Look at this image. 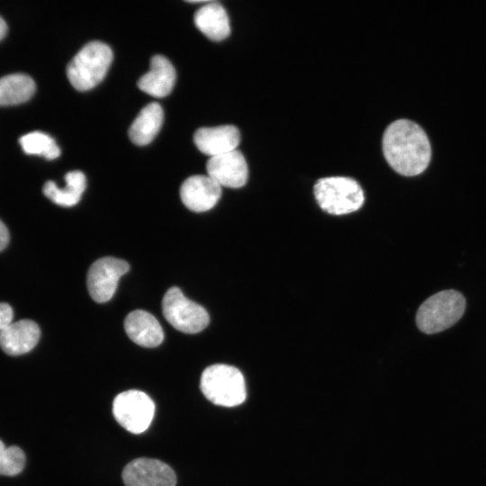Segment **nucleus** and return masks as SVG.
<instances>
[{
    "label": "nucleus",
    "instance_id": "f257e3e1",
    "mask_svg": "<svg viewBox=\"0 0 486 486\" xmlns=\"http://www.w3.org/2000/svg\"><path fill=\"white\" fill-rule=\"evenodd\" d=\"M382 151L391 167L405 176L424 172L431 158L426 132L418 124L407 119L397 120L386 128Z\"/></svg>",
    "mask_w": 486,
    "mask_h": 486
},
{
    "label": "nucleus",
    "instance_id": "f03ea898",
    "mask_svg": "<svg viewBox=\"0 0 486 486\" xmlns=\"http://www.w3.org/2000/svg\"><path fill=\"white\" fill-rule=\"evenodd\" d=\"M111 48L102 41L86 43L70 60L67 76L75 89L87 91L103 81L112 62Z\"/></svg>",
    "mask_w": 486,
    "mask_h": 486
},
{
    "label": "nucleus",
    "instance_id": "7ed1b4c3",
    "mask_svg": "<svg viewBox=\"0 0 486 486\" xmlns=\"http://www.w3.org/2000/svg\"><path fill=\"white\" fill-rule=\"evenodd\" d=\"M465 299L455 290L438 292L419 306L416 313V324L425 334H435L447 329L464 315Z\"/></svg>",
    "mask_w": 486,
    "mask_h": 486
},
{
    "label": "nucleus",
    "instance_id": "20e7f679",
    "mask_svg": "<svg viewBox=\"0 0 486 486\" xmlns=\"http://www.w3.org/2000/svg\"><path fill=\"white\" fill-rule=\"evenodd\" d=\"M200 388L211 402L222 407L241 404L247 396L245 379L241 372L231 365L216 364L204 369Z\"/></svg>",
    "mask_w": 486,
    "mask_h": 486
},
{
    "label": "nucleus",
    "instance_id": "39448f33",
    "mask_svg": "<svg viewBox=\"0 0 486 486\" xmlns=\"http://www.w3.org/2000/svg\"><path fill=\"white\" fill-rule=\"evenodd\" d=\"M314 196L320 207L333 215H344L361 208L364 191L353 178L330 176L319 179L314 185Z\"/></svg>",
    "mask_w": 486,
    "mask_h": 486
},
{
    "label": "nucleus",
    "instance_id": "423d86ee",
    "mask_svg": "<svg viewBox=\"0 0 486 486\" xmlns=\"http://www.w3.org/2000/svg\"><path fill=\"white\" fill-rule=\"evenodd\" d=\"M162 310L169 324L187 334L202 331L210 321L206 310L187 299L178 287H171L166 291L162 300Z\"/></svg>",
    "mask_w": 486,
    "mask_h": 486
},
{
    "label": "nucleus",
    "instance_id": "0eeeda50",
    "mask_svg": "<svg viewBox=\"0 0 486 486\" xmlns=\"http://www.w3.org/2000/svg\"><path fill=\"white\" fill-rule=\"evenodd\" d=\"M112 413L116 421L133 434L146 431L155 414V403L145 392L129 390L113 400Z\"/></svg>",
    "mask_w": 486,
    "mask_h": 486
},
{
    "label": "nucleus",
    "instance_id": "6e6552de",
    "mask_svg": "<svg viewBox=\"0 0 486 486\" xmlns=\"http://www.w3.org/2000/svg\"><path fill=\"white\" fill-rule=\"evenodd\" d=\"M130 266L124 260L104 256L94 261L86 276L87 290L96 302H106L114 294L118 282L126 274Z\"/></svg>",
    "mask_w": 486,
    "mask_h": 486
},
{
    "label": "nucleus",
    "instance_id": "1a4fd4ad",
    "mask_svg": "<svg viewBox=\"0 0 486 486\" xmlns=\"http://www.w3.org/2000/svg\"><path fill=\"white\" fill-rule=\"evenodd\" d=\"M126 486H176V476L166 463L152 458H137L122 471Z\"/></svg>",
    "mask_w": 486,
    "mask_h": 486
},
{
    "label": "nucleus",
    "instance_id": "9d476101",
    "mask_svg": "<svg viewBox=\"0 0 486 486\" xmlns=\"http://www.w3.org/2000/svg\"><path fill=\"white\" fill-rule=\"evenodd\" d=\"M208 176L220 186L239 188L246 184L248 167L243 154L233 151L212 157L206 163Z\"/></svg>",
    "mask_w": 486,
    "mask_h": 486
},
{
    "label": "nucleus",
    "instance_id": "9b49d317",
    "mask_svg": "<svg viewBox=\"0 0 486 486\" xmlns=\"http://www.w3.org/2000/svg\"><path fill=\"white\" fill-rule=\"evenodd\" d=\"M221 196V186L208 175L192 176L180 187L183 203L194 212H206L218 202Z\"/></svg>",
    "mask_w": 486,
    "mask_h": 486
},
{
    "label": "nucleus",
    "instance_id": "f8f14e48",
    "mask_svg": "<svg viewBox=\"0 0 486 486\" xmlns=\"http://www.w3.org/2000/svg\"><path fill=\"white\" fill-rule=\"evenodd\" d=\"M239 141L240 132L234 125L203 127L194 134L197 148L211 158L235 150Z\"/></svg>",
    "mask_w": 486,
    "mask_h": 486
},
{
    "label": "nucleus",
    "instance_id": "ddd939ff",
    "mask_svg": "<svg viewBox=\"0 0 486 486\" xmlns=\"http://www.w3.org/2000/svg\"><path fill=\"white\" fill-rule=\"evenodd\" d=\"M40 330L31 320L12 322L0 331V347L10 356H20L31 351L38 343Z\"/></svg>",
    "mask_w": 486,
    "mask_h": 486
},
{
    "label": "nucleus",
    "instance_id": "4468645a",
    "mask_svg": "<svg viewBox=\"0 0 486 486\" xmlns=\"http://www.w3.org/2000/svg\"><path fill=\"white\" fill-rule=\"evenodd\" d=\"M176 74L171 62L162 55H155L150 59L148 72L138 81V87L154 97H164L171 93Z\"/></svg>",
    "mask_w": 486,
    "mask_h": 486
},
{
    "label": "nucleus",
    "instance_id": "2eb2a0df",
    "mask_svg": "<svg viewBox=\"0 0 486 486\" xmlns=\"http://www.w3.org/2000/svg\"><path fill=\"white\" fill-rule=\"evenodd\" d=\"M124 329L128 337L141 346L155 347L164 339L163 329L158 320L143 310H136L127 315Z\"/></svg>",
    "mask_w": 486,
    "mask_h": 486
},
{
    "label": "nucleus",
    "instance_id": "dca6fc26",
    "mask_svg": "<svg viewBox=\"0 0 486 486\" xmlns=\"http://www.w3.org/2000/svg\"><path fill=\"white\" fill-rule=\"evenodd\" d=\"M196 27L210 40L220 41L230 33V20L224 7L218 2H207L194 14Z\"/></svg>",
    "mask_w": 486,
    "mask_h": 486
},
{
    "label": "nucleus",
    "instance_id": "f3484780",
    "mask_svg": "<svg viewBox=\"0 0 486 486\" xmlns=\"http://www.w3.org/2000/svg\"><path fill=\"white\" fill-rule=\"evenodd\" d=\"M164 113L161 105L150 103L139 112L129 129L130 140L138 146L149 144L162 126Z\"/></svg>",
    "mask_w": 486,
    "mask_h": 486
},
{
    "label": "nucleus",
    "instance_id": "a211bd4d",
    "mask_svg": "<svg viewBox=\"0 0 486 486\" xmlns=\"http://www.w3.org/2000/svg\"><path fill=\"white\" fill-rule=\"evenodd\" d=\"M66 186L59 188L53 181H47L42 191L46 197L58 205L71 207L81 199L86 187V179L83 172L75 170L66 174Z\"/></svg>",
    "mask_w": 486,
    "mask_h": 486
},
{
    "label": "nucleus",
    "instance_id": "6ab92c4d",
    "mask_svg": "<svg viewBox=\"0 0 486 486\" xmlns=\"http://www.w3.org/2000/svg\"><path fill=\"white\" fill-rule=\"evenodd\" d=\"M36 86L28 75L15 73L0 78V106L14 105L28 101Z\"/></svg>",
    "mask_w": 486,
    "mask_h": 486
},
{
    "label": "nucleus",
    "instance_id": "aec40b11",
    "mask_svg": "<svg viewBox=\"0 0 486 486\" xmlns=\"http://www.w3.org/2000/svg\"><path fill=\"white\" fill-rule=\"evenodd\" d=\"M19 142L22 150L29 155H40L47 159H54L60 155V148L55 140L41 131L27 133L20 138Z\"/></svg>",
    "mask_w": 486,
    "mask_h": 486
},
{
    "label": "nucleus",
    "instance_id": "412c9836",
    "mask_svg": "<svg viewBox=\"0 0 486 486\" xmlns=\"http://www.w3.org/2000/svg\"><path fill=\"white\" fill-rule=\"evenodd\" d=\"M25 460V454L20 447L16 446L7 447L2 474L6 476H14L19 474L24 468Z\"/></svg>",
    "mask_w": 486,
    "mask_h": 486
},
{
    "label": "nucleus",
    "instance_id": "4be33fe9",
    "mask_svg": "<svg viewBox=\"0 0 486 486\" xmlns=\"http://www.w3.org/2000/svg\"><path fill=\"white\" fill-rule=\"evenodd\" d=\"M14 317L13 309L4 302H0V331L12 323Z\"/></svg>",
    "mask_w": 486,
    "mask_h": 486
},
{
    "label": "nucleus",
    "instance_id": "5701e85b",
    "mask_svg": "<svg viewBox=\"0 0 486 486\" xmlns=\"http://www.w3.org/2000/svg\"><path fill=\"white\" fill-rule=\"evenodd\" d=\"M9 233L5 225L0 220V251H2L8 244Z\"/></svg>",
    "mask_w": 486,
    "mask_h": 486
},
{
    "label": "nucleus",
    "instance_id": "b1692460",
    "mask_svg": "<svg viewBox=\"0 0 486 486\" xmlns=\"http://www.w3.org/2000/svg\"><path fill=\"white\" fill-rule=\"evenodd\" d=\"M6 449H7V447L0 440V474L3 473L4 462H5Z\"/></svg>",
    "mask_w": 486,
    "mask_h": 486
},
{
    "label": "nucleus",
    "instance_id": "393cba45",
    "mask_svg": "<svg viewBox=\"0 0 486 486\" xmlns=\"http://www.w3.org/2000/svg\"><path fill=\"white\" fill-rule=\"evenodd\" d=\"M7 32V25L4 20L0 16V40L5 36Z\"/></svg>",
    "mask_w": 486,
    "mask_h": 486
}]
</instances>
